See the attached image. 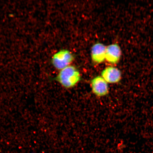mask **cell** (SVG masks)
<instances>
[{"instance_id": "cell-1", "label": "cell", "mask_w": 153, "mask_h": 153, "mask_svg": "<svg viewBox=\"0 0 153 153\" xmlns=\"http://www.w3.org/2000/svg\"><path fill=\"white\" fill-rule=\"evenodd\" d=\"M81 79L80 73L75 67L69 66L61 70L56 79L63 87L70 88L75 86Z\"/></svg>"}, {"instance_id": "cell-2", "label": "cell", "mask_w": 153, "mask_h": 153, "mask_svg": "<svg viewBox=\"0 0 153 153\" xmlns=\"http://www.w3.org/2000/svg\"><path fill=\"white\" fill-rule=\"evenodd\" d=\"M74 59L73 55L69 51L63 50L53 55L52 62L55 68L61 70L69 66Z\"/></svg>"}, {"instance_id": "cell-3", "label": "cell", "mask_w": 153, "mask_h": 153, "mask_svg": "<svg viewBox=\"0 0 153 153\" xmlns=\"http://www.w3.org/2000/svg\"><path fill=\"white\" fill-rule=\"evenodd\" d=\"M108 83L102 76H98L94 78L91 82L92 91L97 97H102L108 95L109 93Z\"/></svg>"}, {"instance_id": "cell-4", "label": "cell", "mask_w": 153, "mask_h": 153, "mask_svg": "<svg viewBox=\"0 0 153 153\" xmlns=\"http://www.w3.org/2000/svg\"><path fill=\"white\" fill-rule=\"evenodd\" d=\"M101 76L108 83H118L121 79L122 74L117 68L108 67L101 72Z\"/></svg>"}, {"instance_id": "cell-5", "label": "cell", "mask_w": 153, "mask_h": 153, "mask_svg": "<svg viewBox=\"0 0 153 153\" xmlns=\"http://www.w3.org/2000/svg\"><path fill=\"white\" fill-rule=\"evenodd\" d=\"M121 51L117 44H112L106 47L105 60L114 64L119 62L121 55Z\"/></svg>"}, {"instance_id": "cell-6", "label": "cell", "mask_w": 153, "mask_h": 153, "mask_svg": "<svg viewBox=\"0 0 153 153\" xmlns=\"http://www.w3.org/2000/svg\"><path fill=\"white\" fill-rule=\"evenodd\" d=\"M106 47L102 44L97 43L92 47L91 58L93 62L100 64L104 62L106 56Z\"/></svg>"}]
</instances>
